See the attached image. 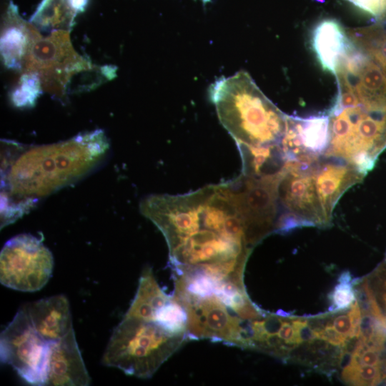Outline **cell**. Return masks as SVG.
<instances>
[{"mask_svg":"<svg viewBox=\"0 0 386 386\" xmlns=\"http://www.w3.org/2000/svg\"><path fill=\"white\" fill-rule=\"evenodd\" d=\"M140 212L164 237L173 275L244 284L254 247L224 182L184 194L148 196Z\"/></svg>","mask_w":386,"mask_h":386,"instance_id":"1","label":"cell"},{"mask_svg":"<svg viewBox=\"0 0 386 386\" xmlns=\"http://www.w3.org/2000/svg\"><path fill=\"white\" fill-rule=\"evenodd\" d=\"M335 75L338 89L326 112L330 142L324 156L345 160L365 175L386 147V79L353 66Z\"/></svg>","mask_w":386,"mask_h":386,"instance_id":"2","label":"cell"},{"mask_svg":"<svg viewBox=\"0 0 386 386\" xmlns=\"http://www.w3.org/2000/svg\"><path fill=\"white\" fill-rule=\"evenodd\" d=\"M108 149L99 130L24 149L3 164V197H7L4 199H21L19 206L31 204L86 175L103 161Z\"/></svg>","mask_w":386,"mask_h":386,"instance_id":"3","label":"cell"},{"mask_svg":"<svg viewBox=\"0 0 386 386\" xmlns=\"http://www.w3.org/2000/svg\"><path fill=\"white\" fill-rule=\"evenodd\" d=\"M174 296L187 314L189 340H210L248 348L247 326L259 309L245 287L215 283L202 276L174 277Z\"/></svg>","mask_w":386,"mask_h":386,"instance_id":"4","label":"cell"},{"mask_svg":"<svg viewBox=\"0 0 386 386\" xmlns=\"http://www.w3.org/2000/svg\"><path fill=\"white\" fill-rule=\"evenodd\" d=\"M209 94L221 124L237 147L280 144L287 114L263 94L247 72L219 78Z\"/></svg>","mask_w":386,"mask_h":386,"instance_id":"5","label":"cell"},{"mask_svg":"<svg viewBox=\"0 0 386 386\" xmlns=\"http://www.w3.org/2000/svg\"><path fill=\"white\" fill-rule=\"evenodd\" d=\"M189 341L157 322L123 317L114 329L102 363L138 378L152 377L179 348Z\"/></svg>","mask_w":386,"mask_h":386,"instance_id":"6","label":"cell"},{"mask_svg":"<svg viewBox=\"0 0 386 386\" xmlns=\"http://www.w3.org/2000/svg\"><path fill=\"white\" fill-rule=\"evenodd\" d=\"M91 67L73 49L68 31L58 30L42 37L33 28L21 69L36 74L42 89L63 95L75 74Z\"/></svg>","mask_w":386,"mask_h":386,"instance_id":"7","label":"cell"},{"mask_svg":"<svg viewBox=\"0 0 386 386\" xmlns=\"http://www.w3.org/2000/svg\"><path fill=\"white\" fill-rule=\"evenodd\" d=\"M282 172L267 177L241 174L224 182L254 247L276 232L279 214L277 187Z\"/></svg>","mask_w":386,"mask_h":386,"instance_id":"8","label":"cell"},{"mask_svg":"<svg viewBox=\"0 0 386 386\" xmlns=\"http://www.w3.org/2000/svg\"><path fill=\"white\" fill-rule=\"evenodd\" d=\"M314 162H286L277 187L279 214L276 232L284 233L300 227L330 225L316 190Z\"/></svg>","mask_w":386,"mask_h":386,"instance_id":"9","label":"cell"},{"mask_svg":"<svg viewBox=\"0 0 386 386\" xmlns=\"http://www.w3.org/2000/svg\"><path fill=\"white\" fill-rule=\"evenodd\" d=\"M51 342L33 326L23 305L1 332V362L31 385H46Z\"/></svg>","mask_w":386,"mask_h":386,"instance_id":"10","label":"cell"},{"mask_svg":"<svg viewBox=\"0 0 386 386\" xmlns=\"http://www.w3.org/2000/svg\"><path fill=\"white\" fill-rule=\"evenodd\" d=\"M53 255L42 241L29 234L9 239L0 254V282L21 292H36L52 275Z\"/></svg>","mask_w":386,"mask_h":386,"instance_id":"11","label":"cell"},{"mask_svg":"<svg viewBox=\"0 0 386 386\" xmlns=\"http://www.w3.org/2000/svg\"><path fill=\"white\" fill-rule=\"evenodd\" d=\"M330 142V120L325 113L308 117L287 115L280 143L287 161L312 163L323 156Z\"/></svg>","mask_w":386,"mask_h":386,"instance_id":"12","label":"cell"},{"mask_svg":"<svg viewBox=\"0 0 386 386\" xmlns=\"http://www.w3.org/2000/svg\"><path fill=\"white\" fill-rule=\"evenodd\" d=\"M312 175L325 217L330 224L340 198L349 188L360 182L365 174L345 160L323 155L313 163Z\"/></svg>","mask_w":386,"mask_h":386,"instance_id":"13","label":"cell"},{"mask_svg":"<svg viewBox=\"0 0 386 386\" xmlns=\"http://www.w3.org/2000/svg\"><path fill=\"white\" fill-rule=\"evenodd\" d=\"M46 385L87 386L91 377L86 368L74 329L51 342Z\"/></svg>","mask_w":386,"mask_h":386,"instance_id":"14","label":"cell"},{"mask_svg":"<svg viewBox=\"0 0 386 386\" xmlns=\"http://www.w3.org/2000/svg\"><path fill=\"white\" fill-rule=\"evenodd\" d=\"M37 332L49 342L66 336L72 329L69 302L63 295L23 305Z\"/></svg>","mask_w":386,"mask_h":386,"instance_id":"15","label":"cell"},{"mask_svg":"<svg viewBox=\"0 0 386 386\" xmlns=\"http://www.w3.org/2000/svg\"><path fill=\"white\" fill-rule=\"evenodd\" d=\"M311 44L322 69L335 74L340 59L351 44V40L337 21L324 19L314 28Z\"/></svg>","mask_w":386,"mask_h":386,"instance_id":"16","label":"cell"},{"mask_svg":"<svg viewBox=\"0 0 386 386\" xmlns=\"http://www.w3.org/2000/svg\"><path fill=\"white\" fill-rule=\"evenodd\" d=\"M173 298L159 285L152 269L147 267L142 272L135 296L124 317L155 322Z\"/></svg>","mask_w":386,"mask_h":386,"instance_id":"17","label":"cell"},{"mask_svg":"<svg viewBox=\"0 0 386 386\" xmlns=\"http://www.w3.org/2000/svg\"><path fill=\"white\" fill-rule=\"evenodd\" d=\"M237 147L242 163V174L244 175H275L282 171L287 162L280 144L262 147Z\"/></svg>","mask_w":386,"mask_h":386,"instance_id":"18","label":"cell"},{"mask_svg":"<svg viewBox=\"0 0 386 386\" xmlns=\"http://www.w3.org/2000/svg\"><path fill=\"white\" fill-rule=\"evenodd\" d=\"M352 43L365 53L386 76V22L347 31Z\"/></svg>","mask_w":386,"mask_h":386,"instance_id":"19","label":"cell"},{"mask_svg":"<svg viewBox=\"0 0 386 386\" xmlns=\"http://www.w3.org/2000/svg\"><path fill=\"white\" fill-rule=\"evenodd\" d=\"M31 30V26L20 24L19 25H8L2 31L1 55L5 64L9 67L21 69Z\"/></svg>","mask_w":386,"mask_h":386,"instance_id":"20","label":"cell"},{"mask_svg":"<svg viewBox=\"0 0 386 386\" xmlns=\"http://www.w3.org/2000/svg\"><path fill=\"white\" fill-rule=\"evenodd\" d=\"M19 83L13 94V101L18 106L31 104L42 89L39 78L35 74L26 73Z\"/></svg>","mask_w":386,"mask_h":386,"instance_id":"21","label":"cell"},{"mask_svg":"<svg viewBox=\"0 0 386 386\" xmlns=\"http://www.w3.org/2000/svg\"><path fill=\"white\" fill-rule=\"evenodd\" d=\"M339 282L331 295L333 309L338 310L347 309L356 299L350 274L348 272L343 273Z\"/></svg>","mask_w":386,"mask_h":386,"instance_id":"22","label":"cell"},{"mask_svg":"<svg viewBox=\"0 0 386 386\" xmlns=\"http://www.w3.org/2000/svg\"><path fill=\"white\" fill-rule=\"evenodd\" d=\"M373 16L379 22H386V0H345Z\"/></svg>","mask_w":386,"mask_h":386,"instance_id":"23","label":"cell"},{"mask_svg":"<svg viewBox=\"0 0 386 386\" xmlns=\"http://www.w3.org/2000/svg\"><path fill=\"white\" fill-rule=\"evenodd\" d=\"M71 7L75 10H82L85 6L87 0H69Z\"/></svg>","mask_w":386,"mask_h":386,"instance_id":"24","label":"cell"}]
</instances>
